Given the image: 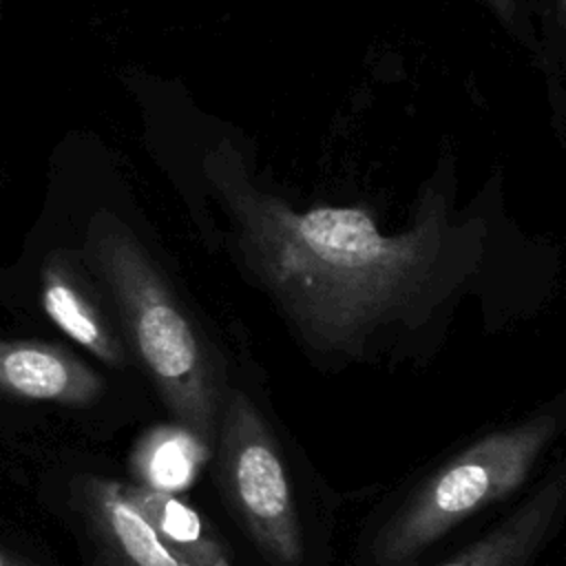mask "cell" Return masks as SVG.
<instances>
[{"mask_svg":"<svg viewBox=\"0 0 566 566\" xmlns=\"http://www.w3.org/2000/svg\"><path fill=\"white\" fill-rule=\"evenodd\" d=\"M210 179L245 270L321 356L360 360L391 332L422 327L475 268L478 252L453 234L442 201L427 199L409 230L382 234L360 208L298 212L230 166Z\"/></svg>","mask_w":566,"mask_h":566,"instance_id":"6da1fadb","label":"cell"},{"mask_svg":"<svg viewBox=\"0 0 566 566\" xmlns=\"http://www.w3.org/2000/svg\"><path fill=\"white\" fill-rule=\"evenodd\" d=\"M84 261L108 292L128 349L170 416L206 451L212 449L228 376L172 281L108 212L91 219Z\"/></svg>","mask_w":566,"mask_h":566,"instance_id":"7a4b0ae2","label":"cell"},{"mask_svg":"<svg viewBox=\"0 0 566 566\" xmlns=\"http://www.w3.org/2000/svg\"><path fill=\"white\" fill-rule=\"evenodd\" d=\"M559 429V407L544 405L475 438L424 478L380 524L369 544L371 566H413L471 515L517 493Z\"/></svg>","mask_w":566,"mask_h":566,"instance_id":"3957f363","label":"cell"},{"mask_svg":"<svg viewBox=\"0 0 566 566\" xmlns=\"http://www.w3.org/2000/svg\"><path fill=\"white\" fill-rule=\"evenodd\" d=\"M212 449L221 493L261 557L298 566L305 537L287 467L268 420L237 387L223 394Z\"/></svg>","mask_w":566,"mask_h":566,"instance_id":"277c9868","label":"cell"},{"mask_svg":"<svg viewBox=\"0 0 566 566\" xmlns=\"http://www.w3.org/2000/svg\"><path fill=\"white\" fill-rule=\"evenodd\" d=\"M40 301L44 314L73 343L88 349L108 367H128L135 358L91 279L69 252H53L40 272Z\"/></svg>","mask_w":566,"mask_h":566,"instance_id":"5b68a950","label":"cell"},{"mask_svg":"<svg viewBox=\"0 0 566 566\" xmlns=\"http://www.w3.org/2000/svg\"><path fill=\"white\" fill-rule=\"evenodd\" d=\"M566 502V473L555 467L495 526L440 566H535L559 528Z\"/></svg>","mask_w":566,"mask_h":566,"instance_id":"8992f818","label":"cell"},{"mask_svg":"<svg viewBox=\"0 0 566 566\" xmlns=\"http://www.w3.org/2000/svg\"><path fill=\"white\" fill-rule=\"evenodd\" d=\"M104 391L95 369L57 343L0 338V394L66 407L93 405Z\"/></svg>","mask_w":566,"mask_h":566,"instance_id":"52a82bcc","label":"cell"},{"mask_svg":"<svg viewBox=\"0 0 566 566\" xmlns=\"http://www.w3.org/2000/svg\"><path fill=\"white\" fill-rule=\"evenodd\" d=\"M77 509L97 551V566H184L122 493V482L86 475L75 486Z\"/></svg>","mask_w":566,"mask_h":566,"instance_id":"ba28073f","label":"cell"},{"mask_svg":"<svg viewBox=\"0 0 566 566\" xmlns=\"http://www.w3.org/2000/svg\"><path fill=\"white\" fill-rule=\"evenodd\" d=\"M122 493L150 524L161 546L184 566H234L232 551L219 533L172 491L122 482Z\"/></svg>","mask_w":566,"mask_h":566,"instance_id":"9c48e42d","label":"cell"},{"mask_svg":"<svg viewBox=\"0 0 566 566\" xmlns=\"http://www.w3.org/2000/svg\"><path fill=\"white\" fill-rule=\"evenodd\" d=\"M197 447H201L188 431H159L148 438L137 451L139 473L144 484L175 491L192 480L197 467ZM203 449V447H201Z\"/></svg>","mask_w":566,"mask_h":566,"instance_id":"30bf717a","label":"cell"},{"mask_svg":"<svg viewBox=\"0 0 566 566\" xmlns=\"http://www.w3.org/2000/svg\"><path fill=\"white\" fill-rule=\"evenodd\" d=\"M0 566H38V564H33V562L15 555V553H9V551L0 548Z\"/></svg>","mask_w":566,"mask_h":566,"instance_id":"8fae6325","label":"cell"},{"mask_svg":"<svg viewBox=\"0 0 566 566\" xmlns=\"http://www.w3.org/2000/svg\"><path fill=\"white\" fill-rule=\"evenodd\" d=\"M497 9H502V11H509V7H511V0H491Z\"/></svg>","mask_w":566,"mask_h":566,"instance_id":"7c38bea8","label":"cell"},{"mask_svg":"<svg viewBox=\"0 0 566 566\" xmlns=\"http://www.w3.org/2000/svg\"><path fill=\"white\" fill-rule=\"evenodd\" d=\"M559 2H562V0H559Z\"/></svg>","mask_w":566,"mask_h":566,"instance_id":"4fadbf2b","label":"cell"}]
</instances>
